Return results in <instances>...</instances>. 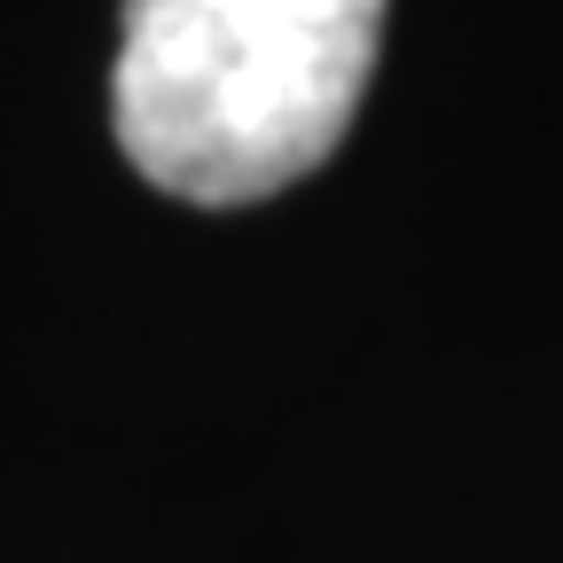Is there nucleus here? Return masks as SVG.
<instances>
[{"label":"nucleus","instance_id":"1","mask_svg":"<svg viewBox=\"0 0 563 563\" xmlns=\"http://www.w3.org/2000/svg\"><path fill=\"white\" fill-rule=\"evenodd\" d=\"M376 32L384 0H125L118 150L180 203H258L352 133Z\"/></svg>","mask_w":563,"mask_h":563}]
</instances>
